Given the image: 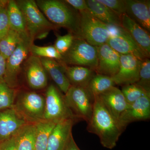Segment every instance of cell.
Segmentation results:
<instances>
[{"mask_svg":"<svg viewBox=\"0 0 150 150\" xmlns=\"http://www.w3.org/2000/svg\"><path fill=\"white\" fill-rule=\"evenodd\" d=\"M0 150H17L14 136L0 142Z\"/></svg>","mask_w":150,"mask_h":150,"instance_id":"36","label":"cell"},{"mask_svg":"<svg viewBox=\"0 0 150 150\" xmlns=\"http://www.w3.org/2000/svg\"><path fill=\"white\" fill-rule=\"evenodd\" d=\"M45 98L44 119L57 123L69 119L78 120L73 114L65 100L64 96L54 85L48 86Z\"/></svg>","mask_w":150,"mask_h":150,"instance_id":"6","label":"cell"},{"mask_svg":"<svg viewBox=\"0 0 150 150\" xmlns=\"http://www.w3.org/2000/svg\"><path fill=\"white\" fill-rule=\"evenodd\" d=\"M10 29L21 33H27L25 21L16 1L9 0L7 6Z\"/></svg>","mask_w":150,"mask_h":150,"instance_id":"24","label":"cell"},{"mask_svg":"<svg viewBox=\"0 0 150 150\" xmlns=\"http://www.w3.org/2000/svg\"><path fill=\"white\" fill-rule=\"evenodd\" d=\"M40 59L46 73L49 75L59 89L66 93L71 85L65 75L63 65L54 59Z\"/></svg>","mask_w":150,"mask_h":150,"instance_id":"20","label":"cell"},{"mask_svg":"<svg viewBox=\"0 0 150 150\" xmlns=\"http://www.w3.org/2000/svg\"><path fill=\"white\" fill-rule=\"evenodd\" d=\"M150 118V96L142 97L129 105L118 121L123 131L130 123L138 121H147Z\"/></svg>","mask_w":150,"mask_h":150,"instance_id":"13","label":"cell"},{"mask_svg":"<svg viewBox=\"0 0 150 150\" xmlns=\"http://www.w3.org/2000/svg\"><path fill=\"white\" fill-rule=\"evenodd\" d=\"M16 93L15 88L4 81H0V111L13 107Z\"/></svg>","mask_w":150,"mask_h":150,"instance_id":"28","label":"cell"},{"mask_svg":"<svg viewBox=\"0 0 150 150\" xmlns=\"http://www.w3.org/2000/svg\"><path fill=\"white\" fill-rule=\"evenodd\" d=\"M56 124L45 120L35 123V150H47L49 136Z\"/></svg>","mask_w":150,"mask_h":150,"instance_id":"27","label":"cell"},{"mask_svg":"<svg viewBox=\"0 0 150 150\" xmlns=\"http://www.w3.org/2000/svg\"><path fill=\"white\" fill-rule=\"evenodd\" d=\"M65 75L71 86L86 88L96 73L88 68L81 66H67L62 62Z\"/></svg>","mask_w":150,"mask_h":150,"instance_id":"21","label":"cell"},{"mask_svg":"<svg viewBox=\"0 0 150 150\" xmlns=\"http://www.w3.org/2000/svg\"><path fill=\"white\" fill-rule=\"evenodd\" d=\"M25 62L26 79L29 86L35 90L46 88L48 84L47 73L40 58L31 55Z\"/></svg>","mask_w":150,"mask_h":150,"instance_id":"14","label":"cell"},{"mask_svg":"<svg viewBox=\"0 0 150 150\" xmlns=\"http://www.w3.org/2000/svg\"><path fill=\"white\" fill-rule=\"evenodd\" d=\"M87 130L96 135L103 146L109 149L116 146L124 131L98 96L94 98L93 111Z\"/></svg>","mask_w":150,"mask_h":150,"instance_id":"1","label":"cell"},{"mask_svg":"<svg viewBox=\"0 0 150 150\" xmlns=\"http://www.w3.org/2000/svg\"><path fill=\"white\" fill-rule=\"evenodd\" d=\"M61 62L66 65L86 67L95 72L98 64L96 47L75 36L72 45L63 55Z\"/></svg>","mask_w":150,"mask_h":150,"instance_id":"5","label":"cell"},{"mask_svg":"<svg viewBox=\"0 0 150 150\" xmlns=\"http://www.w3.org/2000/svg\"><path fill=\"white\" fill-rule=\"evenodd\" d=\"M6 66V60L0 53V81H4L5 74Z\"/></svg>","mask_w":150,"mask_h":150,"instance_id":"37","label":"cell"},{"mask_svg":"<svg viewBox=\"0 0 150 150\" xmlns=\"http://www.w3.org/2000/svg\"><path fill=\"white\" fill-rule=\"evenodd\" d=\"M106 6L120 18L126 14V0H98Z\"/></svg>","mask_w":150,"mask_h":150,"instance_id":"34","label":"cell"},{"mask_svg":"<svg viewBox=\"0 0 150 150\" xmlns=\"http://www.w3.org/2000/svg\"><path fill=\"white\" fill-rule=\"evenodd\" d=\"M106 43L120 54H131L142 61L149 58L121 26H116Z\"/></svg>","mask_w":150,"mask_h":150,"instance_id":"10","label":"cell"},{"mask_svg":"<svg viewBox=\"0 0 150 150\" xmlns=\"http://www.w3.org/2000/svg\"><path fill=\"white\" fill-rule=\"evenodd\" d=\"M120 65L116 74L112 76L115 85L136 83L138 81L142 61L131 54H120Z\"/></svg>","mask_w":150,"mask_h":150,"instance_id":"11","label":"cell"},{"mask_svg":"<svg viewBox=\"0 0 150 150\" xmlns=\"http://www.w3.org/2000/svg\"><path fill=\"white\" fill-rule=\"evenodd\" d=\"M27 123L13 107L0 111V142L13 137Z\"/></svg>","mask_w":150,"mask_h":150,"instance_id":"15","label":"cell"},{"mask_svg":"<svg viewBox=\"0 0 150 150\" xmlns=\"http://www.w3.org/2000/svg\"><path fill=\"white\" fill-rule=\"evenodd\" d=\"M96 47L98 64L95 73L112 77L119 70L120 54L106 43Z\"/></svg>","mask_w":150,"mask_h":150,"instance_id":"12","label":"cell"},{"mask_svg":"<svg viewBox=\"0 0 150 150\" xmlns=\"http://www.w3.org/2000/svg\"><path fill=\"white\" fill-rule=\"evenodd\" d=\"M64 1L79 11V13L88 10L86 2L85 0H65Z\"/></svg>","mask_w":150,"mask_h":150,"instance_id":"35","label":"cell"},{"mask_svg":"<svg viewBox=\"0 0 150 150\" xmlns=\"http://www.w3.org/2000/svg\"><path fill=\"white\" fill-rule=\"evenodd\" d=\"M17 4L21 10L25 21L26 31L32 43L41 33L49 32L56 28L48 19L34 0H18Z\"/></svg>","mask_w":150,"mask_h":150,"instance_id":"3","label":"cell"},{"mask_svg":"<svg viewBox=\"0 0 150 150\" xmlns=\"http://www.w3.org/2000/svg\"><path fill=\"white\" fill-rule=\"evenodd\" d=\"M114 86L115 83L110 77L96 74L90 81L86 88L91 96L94 98Z\"/></svg>","mask_w":150,"mask_h":150,"instance_id":"26","label":"cell"},{"mask_svg":"<svg viewBox=\"0 0 150 150\" xmlns=\"http://www.w3.org/2000/svg\"><path fill=\"white\" fill-rule=\"evenodd\" d=\"M35 123L25 124L14 136L17 150H35Z\"/></svg>","mask_w":150,"mask_h":150,"instance_id":"23","label":"cell"},{"mask_svg":"<svg viewBox=\"0 0 150 150\" xmlns=\"http://www.w3.org/2000/svg\"><path fill=\"white\" fill-rule=\"evenodd\" d=\"M27 35V33H19L10 29L5 36L0 40V53L6 60L13 54L23 39Z\"/></svg>","mask_w":150,"mask_h":150,"instance_id":"25","label":"cell"},{"mask_svg":"<svg viewBox=\"0 0 150 150\" xmlns=\"http://www.w3.org/2000/svg\"><path fill=\"white\" fill-rule=\"evenodd\" d=\"M69 119L56 123L48 139L47 150H64L76 120Z\"/></svg>","mask_w":150,"mask_h":150,"instance_id":"17","label":"cell"},{"mask_svg":"<svg viewBox=\"0 0 150 150\" xmlns=\"http://www.w3.org/2000/svg\"><path fill=\"white\" fill-rule=\"evenodd\" d=\"M64 98L75 117L88 123L93 111L94 98L86 88L71 86Z\"/></svg>","mask_w":150,"mask_h":150,"instance_id":"8","label":"cell"},{"mask_svg":"<svg viewBox=\"0 0 150 150\" xmlns=\"http://www.w3.org/2000/svg\"><path fill=\"white\" fill-rule=\"evenodd\" d=\"M126 14L149 33L150 2L143 0H126Z\"/></svg>","mask_w":150,"mask_h":150,"instance_id":"18","label":"cell"},{"mask_svg":"<svg viewBox=\"0 0 150 150\" xmlns=\"http://www.w3.org/2000/svg\"><path fill=\"white\" fill-rule=\"evenodd\" d=\"M13 108L27 123H36L44 120L45 98L40 94L31 91L22 93Z\"/></svg>","mask_w":150,"mask_h":150,"instance_id":"7","label":"cell"},{"mask_svg":"<svg viewBox=\"0 0 150 150\" xmlns=\"http://www.w3.org/2000/svg\"><path fill=\"white\" fill-rule=\"evenodd\" d=\"M8 1H0V40L5 36L10 30L7 6Z\"/></svg>","mask_w":150,"mask_h":150,"instance_id":"33","label":"cell"},{"mask_svg":"<svg viewBox=\"0 0 150 150\" xmlns=\"http://www.w3.org/2000/svg\"><path fill=\"white\" fill-rule=\"evenodd\" d=\"M149 59L147 58L142 61L139 80L136 84L150 93V61Z\"/></svg>","mask_w":150,"mask_h":150,"instance_id":"31","label":"cell"},{"mask_svg":"<svg viewBox=\"0 0 150 150\" xmlns=\"http://www.w3.org/2000/svg\"><path fill=\"white\" fill-rule=\"evenodd\" d=\"M121 26L144 52L148 58L150 55V36L149 33L126 14L121 17Z\"/></svg>","mask_w":150,"mask_h":150,"instance_id":"16","label":"cell"},{"mask_svg":"<svg viewBox=\"0 0 150 150\" xmlns=\"http://www.w3.org/2000/svg\"><path fill=\"white\" fill-rule=\"evenodd\" d=\"M30 52L31 55L39 58L61 60L63 56L57 51L54 45L46 46H36L34 43L30 46Z\"/></svg>","mask_w":150,"mask_h":150,"instance_id":"30","label":"cell"},{"mask_svg":"<svg viewBox=\"0 0 150 150\" xmlns=\"http://www.w3.org/2000/svg\"><path fill=\"white\" fill-rule=\"evenodd\" d=\"M32 44L29 36H25L6 60L4 81L11 88H15L18 86L21 66L28 57L30 48Z\"/></svg>","mask_w":150,"mask_h":150,"instance_id":"9","label":"cell"},{"mask_svg":"<svg viewBox=\"0 0 150 150\" xmlns=\"http://www.w3.org/2000/svg\"><path fill=\"white\" fill-rule=\"evenodd\" d=\"M64 150H81L76 144L73 138L72 134L70 136Z\"/></svg>","mask_w":150,"mask_h":150,"instance_id":"38","label":"cell"},{"mask_svg":"<svg viewBox=\"0 0 150 150\" xmlns=\"http://www.w3.org/2000/svg\"><path fill=\"white\" fill-rule=\"evenodd\" d=\"M88 10L100 21L107 25L121 26V19L98 0L86 1Z\"/></svg>","mask_w":150,"mask_h":150,"instance_id":"22","label":"cell"},{"mask_svg":"<svg viewBox=\"0 0 150 150\" xmlns=\"http://www.w3.org/2000/svg\"><path fill=\"white\" fill-rule=\"evenodd\" d=\"M110 35L108 25L94 17L89 10L79 13V28L75 37L98 46L106 43Z\"/></svg>","mask_w":150,"mask_h":150,"instance_id":"4","label":"cell"},{"mask_svg":"<svg viewBox=\"0 0 150 150\" xmlns=\"http://www.w3.org/2000/svg\"><path fill=\"white\" fill-rule=\"evenodd\" d=\"M38 6L44 15L56 28L67 29L75 35L79 28V15H77L64 1L37 0Z\"/></svg>","mask_w":150,"mask_h":150,"instance_id":"2","label":"cell"},{"mask_svg":"<svg viewBox=\"0 0 150 150\" xmlns=\"http://www.w3.org/2000/svg\"><path fill=\"white\" fill-rule=\"evenodd\" d=\"M108 110L117 120L129 106L121 90L115 86L98 96Z\"/></svg>","mask_w":150,"mask_h":150,"instance_id":"19","label":"cell"},{"mask_svg":"<svg viewBox=\"0 0 150 150\" xmlns=\"http://www.w3.org/2000/svg\"><path fill=\"white\" fill-rule=\"evenodd\" d=\"M121 91L129 105L142 97L150 96V93L147 92L136 83L123 86Z\"/></svg>","mask_w":150,"mask_h":150,"instance_id":"29","label":"cell"},{"mask_svg":"<svg viewBox=\"0 0 150 150\" xmlns=\"http://www.w3.org/2000/svg\"><path fill=\"white\" fill-rule=\"evenodd\" d=\"M75 38V35L69 33L64 35H56V39L54 45L61 55H64L71 48Z\"/></svg>","mask_w":150,"mask_h":150,"instance_id":"32","label":"cell"}]
</instances>
